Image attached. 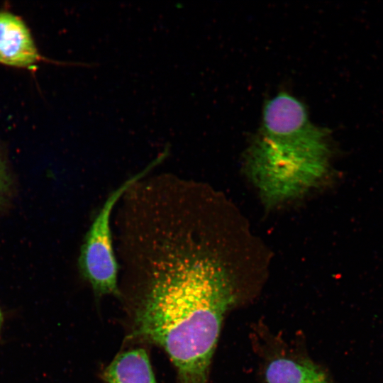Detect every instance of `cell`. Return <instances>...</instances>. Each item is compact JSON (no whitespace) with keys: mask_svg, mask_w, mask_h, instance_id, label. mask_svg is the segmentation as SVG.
<instances>
[{"mask_svg":"<svg viewBox=\"0 0 383 383\" xmlns=\"http://www.w3.org/2000/svg\"><path fill=\"white\" fill-rule=\"evenodd\" d=\"M217 259L174 250L155 266L136 309L134 334L162 348L180 383H208L223 321L236 300Z\"/></svg>","mask_w":383,"mask_h":383,"instance_id":"6da1fadb","label":"cell"},{"mask_svg":"<svg viewBox=\"0 0 383 383\" xmlns=\"http://www.w3.org/2000/svg\"><path fill=\"white\" fill-rule=\"evenodd\" d=\"M159 157L144 170L129 177L113 191L95 216L81 248L79 265L83 277L98 296L119 295L118 265L114 254L111 215L123 194L140 180L163 159Z\"/></svg>","mask_w":383,"mask_h":383,"instance_id":"3957f363","label":"cell"},{"mask_svg":"<svg viewBox=\"0 0 383 383\" xmlns=\"http://www.w3.org/2000/svg\"><path fill=\"white\" fill-rule=\"evenodd\" d=\"M325 131L310 123L289 134L260 131L250 150L249 166L270 200L299 194L328 173L329 148Z\"/></svg>","mask_w":383,"mask_h":383,"instance_id":"7a4b0ae2","label":"cell"},{"mask_svg":"<svg viewBox=\"0 0 383 383\" xmlns=\"http://www.w3.org/2000/svg\"><path fill=\"white\" fill-rule=\"evenodd\" d=\"M9 187V177L4 161L0 154V203L4 199Z\"/></svg>","mask_w":383,"mask_h":383,"instance_id":"ba28073f","label":"cell"},{"mask_svg":"<svg viewBox=\"0 0 383 383\" xmlns=\"http://www.w3.org/2000/svg\"><path fill=\"white\" fill-rule=\"evenodd\" d=\"M107 383H157L146 352L141 348L118 354L108 366Z\"/></svg>","mask_w":383,"mask_h":383,"instance_id":"52a82bcc","label":"cell"},{"mask_svg":"<svg viewBox=\"0 0 383 383\" xmlns=\"http://www.w3.org/2000/svg\"><path fill=\"white\" fill-rule=\"evenodd\" d=\"M265 383H329L326 372L313 361L279 355L265 369Z\"/></svg>","mask_w":383,"mask_h":383,"instance_id":"8992f818","label":"cell"},{"mask_svg":"<svg viewBox=\"0 0 383 383\" xmlns=\"http://www.w3.org/2000/svg\"><path fill=\"white\" fill-rule=\"evenodd\" d=\"M309 123L304 105L293 96L282 93L266 104L261 132L271 135H286L299 131Z\"/></svg>","mask_w":383,"mask_h":383,"instance_id":"5b68a950","label":"cell"},{"mask_svg":"<svg viewBox=\"0 0 383 383\" xmlns=\"http://www.w3.org/2000/svg\"><path fill=\"white\" fill-rule=\"evenodd\" d=\"M0 323H1V313H0Z\"/></svg>","mask_w":383,"mask_h":383,"instance_id":"9c48e42d","label":"cell"},{"mask_svg":"<svg viewBox=\"0 0 383 383\" xmlns=\"http://www.w3.org/2000/svg\"><path fill=\"white\" fill-rule=\"evenodd\" d=\"M39 57L26 23L13 13L0 11V63L26 67L33 65Z\"/></svg>","mask_w":383,"mask_h":383,"instance_id":"277c9868","label":"cell"}]
</instances>
